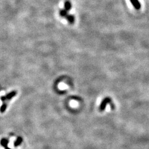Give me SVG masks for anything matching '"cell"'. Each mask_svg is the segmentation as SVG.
Masks as SVG:
<instances>
[{"label":"cell","mask_w":149,"mask_h":149,"mask_svg":"<svg viewBox=\"0 0 149 149\" xmlns=\"http://www.w3.org/2000/svg\"><path fill=\"white\" fill-rule=\"evenodd\" d=\"M111 99L109 97H106L103 99V101L101 102L100 106H99V110L101 111H105L106 109V106L108 104L111 103Z\"/></svg>","instance_id":"cell-1"},{"label":"cell","mask_w":149,"mask_h":149,"mask_svg":"<svg viewBox=\"0 0 149 149\" xmlns=\"http://www.w3.org/2000/svg\"><path fill=\"white\" fill-rule=\"evenodd\" d=\"M17 92L16 91H15V90L10 92V93H7L5 96L6 101L11 100V99H12L13 98H14L17 95Z\"/></svg>","instance_id":"cell-2"},{"label":"cell","mask_w":149,"mask_h":149,"mask_svg":"<svg viewBox=\"0 0 149 149\" xmlns=\"http://www.w3.org/2000/svg\"><path fill=\"white\" fill-rule=\"evenodd\" d=\"M66 20L69 22V23L70 24H73L74 23L75 21V17L74 15H70L69 14L66 16V17L65 18Z\"/></svg>","instance_id":"cell-3"},{"label":"cell","mask_w":149,"mask_h":149,"mask_svg":"<svg viewBox=\"0 0 149 149\" xmlns=\"http://www.w3.org/2000/svg\"><path fill=\"white\" fill-rule=\"evenodd\" d=\"M64 8L67 11H70L72 8V4L69 0H67L64 3Z\"/></svg>","instance_id":"cell-4"},{"label":"cell","mask_w":149,"mask_h":149,"mask_svg":"<svg viewBox=\"0 0 149 149\" xmlns=\"http://www.w3.org/2000/svg\"><path fill=\"white\" fill-rule=\"evenodd\" d=\"M68 12H69V11H67L66 10H65V8H64V9H61V10H60V12H59L60 16L61 17L66 18V16L69 15Z\"/></svg>","instance_id":"cell-5"},{"label":"cell","mask_w":149,"mask_h":149,"mask_svg":"<svg viewBox=\"0 0 149 149\" xmlns=\"http://www.w3.org/2000/svg\"><path fill=\"white\" fill-rule=\"evenodd\" d=\"M7 108V103L5 102L3 103L1 107V112L2 113H4L6 111Z\"/></svg>","instance_id":"cell-6"},{"label":"cell","mask_w":149,"mask_h":149,"mask_svg":"<svg viewBox=\"0 0 149 149\" xmlns=\"http://www.w3.org/2000/svg\"><path fill=\"white\" fill-rule=\"evenodd\" d=\"M131 1H132V3H133V4L134 5V6L137 8H139V3L137 2V0H131Z\"/></svg>","instance_id":"cell-7"}]
</instances>
